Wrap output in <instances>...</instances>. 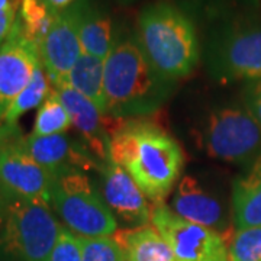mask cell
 I'll list each match as a JSON object with an SVG mask.
<instances>
[{
    "label": "cell",
    "instance_id": "1",
    "mask_svg": "<svg viewBox=\"0 0 261 261\" xmlns=\"http://www.w3.org/2000/svg\"><path fill=\"white\" fill-rule=\"evenodd\" d=\"M109 157L154 205L170 195L185 163L178 142L167 130L141 119H129L113 130Z\"/></svg>",
    "mask_w": 261,
    "mask_h": 261
},
{
    "label": "cell",
    "instance_id": "2",
    "mask_svg": "<svg viewBox=\"0 0 261 261\" xmlns=\"http://www.w3.org/2000/svg\"><path fill=\"white\" fill-rule=\"evenodd\" d=\"M167 83L135 42L115 45L105 60V115L141 118L152 113L167 96Z\"/></svg>",
    "mask_w": 261,
    "mask_h": 261
},
{
    "label": "cell",
    "instance_id": "3",
    "mask_svg": "<svg viewBox=\"0 0 261 261\" xmlns=\"http://www.w3.org/2000/svg\"><path fill=\"white\" fill-rule=\"evenodd\" d=\"M141 49L167 80L190 74L199 60L196 31L183 12L167 3L151 5L138 16Z\"/></svg>",
    "mask_w": 261,
    "mask_h": 261
},
{
    "label": "cell",
    "instance_id": "4",
    "mask_svg": "<svg viewBox=\"0 0 261 261\" xmlns=\"http://www.w3.org/2000/svg\"><path fill=\"white\" fill-rule=\"evenodd\" d=\"M61 228L49 203L8 197L0 206V261H49Z\"/></svg>",
    "mask_w": 261,
    "mask_h": 261
},
{
    "label": "cell",
    "instance_id": "5",
    "mask_svg": "<svg viewBox=\"0 0 261 261\" xmlns=\"http://www.w3.org/2000/svg\"><path fill=\"white\" fill-rule=\"evenodd\" d=\"M49 205L77 237H112L118 229L103 195L82 170L65 168L53 174Z\"/></svg>",
    "mask_w": 261,
    "mask_h": 261
},
{
    "label": "cell",
    "instance_id": "6",
    "mask_svg": "<svg viewBox=\"0 0 261 261\" xmlns=\"http://www.w3.org/2000/svg\"><path fill=\"white\" fill-rule=\"evenodd\" d=\"M18 126L0 125V187L8 197L49 203L53 174L29 154Z\"/></svg>",
    "mask_w": 261,
    "mask_h": 261
},
{
    "label": "cell",
    "instance_id": "7",
    "mask_svg": "<svg viewBox=\"0 0 261 261\" xmlns=\"http://www.w3.org/2000/svg\"><path fill=\"white\" fill-rule=\"evenodd\" d=\"M151 224L167 241L176 261H228V245L221 233L180 218L164 203L151 209Z\"/></svg>",
    "mask_w": 261,
    "mask_h": 261
},
{
    "label": "cell",
    "instance_id": "8",
    "mask_svg": "<svg viewBox=\"0 0 261 261\" xmlns=\"http://www.w3.org/2000/svg\"><path fill=\"white\" fill-rule=\"evenodd\" d=\"M205 147L211 157L244 161L261 149V125L247 109L215 111L205 128Z\"/></svg>",
    "mask_w": 261,
    "mask_h": 261
},
{
    "label": "cell",
    "instance_id": "9",
    "mask_svg": "<svg viewBox=\"0 0 261 261\" xmlns=\"http://www.w3.org/2000/svg\"><path fill=\"white\" fill-rule=\"evenodd\" d=\"M41 63L39 47L23 34L16 19L0 45V125L12 100L28 86Z\"/></svg>",
    "mask_w": 261,
    "mask_h": 261
},
{
    "label": "cell",
    "instance_id": "10",
    "mask_svg": "<svg viewBox=\"0 0 261 261\" xmlns=\"http://www.w3.org/2000/svg\"><path fill=\"white\" fill-rule=\"evenodd\" d=\"M39 54L53 87L65 84L71 68L83 56L74 5L57 13L53 27L39 45Z\"/></svg>",
    "mask_w": 261,
    "mask_h": 261
},
{
    "label": "cell",
    "instance_id": "11",
    "mask_svg": "<svg viewBox=\"0 0 261 261\" xmlns=\"http://www.w3.org/2000/svg\"><path fill=\"white\" fill-rule=\"evenodd\" d=\"M102 195L115 218L118 216L132 228L151 222L148 199L129 174L112 160H106L100 168Z\"/></svg>",
    "mask_w": 261,
    "mask_h": 261
},
{
    "label": "cell",
    "instance_id": "12",
    "mask_svg": "<svg viewBox=\"0 0 261 261\" xmlns=\"http://www.w3.org/2000/svg\"><path fill=\"white\" fill-rule=\"evenodd\" d=\"M25 148L51 174L65 168H77L82 171L102 168L90 155V151L75 141L70 140L65 134L49 137H25Z\"/></svg>",
    "mask_w": 261,
    "mask_h": 261
},
{
    "label": "cell",
    "instance_id": "13",
    "mask_svg": "<svg viewBox=\"0 0 261 261\" xmlns=\"http://www.w3.org/2000/svg\"><path fill=\"white\" fill-rule=\"evenodd\" d=\"M54 89L61 102L64 103L67 112L70 113L73 126L83 135L86 147L90 148V152H93L103 163L111 159V137L103 125L105 115L99 111V108L68 84H61Z\"/></svg>",
    "mask_w": 261,
    "mask_h": 261
},
{
    "label": "cell",
    "instance_id": "14",
    "mask_svg": "<svg viewBox=\"0 0 261 261\" xmlns=\"http://www.w3.org/2000/svg\"><path fill=\"white\" fill-rule=\"evenodd\" d=\"M219 64L233 79H261V27L240 29L225 38L219 48Z\"/></svg>",
    "mask_w": 261,
    "mask_h": 261
},
{
    "label": "cell",
    "instance_id": "15",
    "mask_svg": "<svg viewBox=\"0 0 261 261\" xmlns=\"http://www.w3.org/2000/svg\"><path fill=\"white\" fill-rule=\"evenodd\" d=\"M171 211L189 222L203 225L215 231L224 221L222 206L214 196L206 193L192 176H185L178 181L171 199Z\"/></svg>",
    "mask_w": 261,
    "mask_h": 261
},
{
    "label": "cell",
    "instance_id": "16",
    "mask_svg": "<svg viewBox=\"0 0 261 261\" xmlns=\"http://www.w3.org/2000/svg\"><path fill=\"white\" fill-rule=\"evenodd\" d=\"M232 211L237 229L261 226V155L247 174L233 181Z\"/></svg>",
    "mask_w": 261,
    "mask_h": 261
},
{
    "label": "cell",
    "instance_id": "17",
    "mask_svg": "<svg viewBox=\"0 0 261 261\" xmlns=\"http://www.w3.org/2000/svg\"><path fill=\"white\" fill-rule=\"evenodd\" d=\"M126 261H176L167 241L151 226L128 228L113 233Z\"/></svg>",
    "mask_w": 261,
    "mask_h": 261
},
{
    "label": "cell",
    "instance_id": "18",
    "mask_svg": "<svg viewBox=\"0 0 261 261\" xmlns=\"http://www.w3.org/2000/svg\"><path fill=\"white\" fill-rule=\"evenodd\" d=\"M79 38L83 54L106 60L113 49L112 23L111 19L97 10L86 6L83 2H75Z\"/></svg>",
    "mask_w": 261,
    "mask_h": 261
},
{
    "label": "cell",
    "instance_id": "19",
    "mask_svg": "<svg viewBox=\"0 0 261 261\" xmlns=\"http://www.w3.org/2000/svg\"><path fill=\"white\" fill-rule=\"evenodd\" d=\"M65 84L93 102L99 111L106 113L105 102V60L83 54L77 60ZM106 116V115H105Z\"/></svg>",
    "mask_w": 261,
    "mask_h": 261
},
{
    "label": "cell",
    "instance_id": "20",
    "mask_svg": "<svg viewBox=\"0 0 261 261\" xmlns=\"http://www.w3.org/2000/svg\"><path fill=\"white\" fill-rule=\"evenodd\" d=\"M51 92H53V84H51V80L48 77L44 65L41 63V65L35 70L34 77L28 83V86L12 100L5 116H3L2 125L18 126L16 123H18L19 118L29 112L31 109L39 108Z\"/></svg>",
    "mask_w": 261,
    "mask_h": 261
},
{
    "label": "cell",
    "instance_id": "21",
    "mask_svg": "<svg viewBox=\"0 0 261 261\" xmlns=\"http://www.w3.org/2000/svg\"><path fill=\"white\" fill-rule=\"evenodd\" d=\"M56 15L45 0H20L16 19L23 34L39 47L53 27Z\"/></svg>",
    "mask_w": 261,
    "mask_h": 261
},
{
    "label": "cell",
    "instance_id": "22",
    "mask_svg": "<svg viewBox=\"0 0 261 261\" xmlns=\"http://www.w3.org/2000/svg\"><path fill=\"white\" fill-rule=\"evenodd\" d=\"M71 118L67 112L64 103L61 102L57 90L53 87V92L49 93L44 103L38 108L35 122L31 137H49L65 134V130L71 126Z\"/></svg>",
    "mask_w": 261,
    "mask_h": 261
},
{
    "label": "cell",
    "instance_id": "23",
    "mask_svg": "<svg viewBox=\"0 0 261 261\" xmlns=\"http://www.w3.org/2000/svg\"><path fill=\"white\" fill-rule=\"evenodd\" d=\"M228 261H261V226L235 231L228 244Z\"/></svg>",
    "mask_w": 261,
    "mask_h": 261
},
{
    "label": "cell",
    "instance_id": "24",
    "mask_svg": "<svg viewBox=\"0 0 261 261\" xmlns=\"http://www.w3.org/2000/svg\"><path fill=\"white\" fill-rule=\"evenodd\" d=\"M82 261H126L125 254L112 237H79Z\"/></svg>",
    "mask_w": 261,
    "mask_h": 261
},
{
    "label": "cell",
    "instance_id": "25",
    "mask_svg": "<svg viewBox=\"0 0 261 261\" xmlns=\"http://www.w3.org/2000/svg\"><path fill=\"white\" fill-rule=\"evenodd\" d=\"M49 261H82L80 240L67 228H61L54 250L51 252Z\"/></svg>",
    "mask_w": 261,
    "mask_h": 261
},
{
    "label": "cell",
    "instance_id": "26",
    "mask_svg": "<svg viewBox=\"0 0 261 261\" xmlns=\"http://www.w3.org/2000/svg\"><path fill=\"white\" fill-rule=\"evenodd\" d=\"M245 109L255 118L261 125V79L248 82L244 90Z\"/></svg>",
    "mask_w": 261,
    "mask_h": 261
},
{
    "label": "cell",
    "instance_id": "27",
    "mask_svg": "<svg viewBox=\"0 0 261 261\" xmlns=\"http://www.w3.org/2000/svg\"><path fill=\"white\" fill-rule=\"evenodd\" d=\"M19 9H0V45L6 41L16 22Z\"/></svg>",
    "mask_w": 261,
    "mask_h": 261
},
{
    "label": "cell",
    "instance_id": "28",
    "mask_svg": "<svg viewBox=\"0 0 261 261\" xmlns=\"http://www.w3.org/2000/svg\"><path fill=\"white\" fill-rule=\"evenodd\" d=\"M47 2V5L49 6V9L53 10V12H61V10L68 9L70 6H73L75 3V0H45Z\"/></svg>",
    "mask_w": 261,
    "mask_h": 261
},
{
    "label": "cell",
    "instance_id": "29",
    "mask_svg": "<svg viewBox=\"0 0 261 261\" xmlns=\"http://www.w3.org/2000/svg\"><path fill=\"white\" fill-rule=\"evenodd\" d=\"M6 199H8V196L3 193V190H2V187H0V206L5 203V200H6Z\"/></svg>",
    "mask_w": 261,
    "mask_h": 261
}]
</instances>
